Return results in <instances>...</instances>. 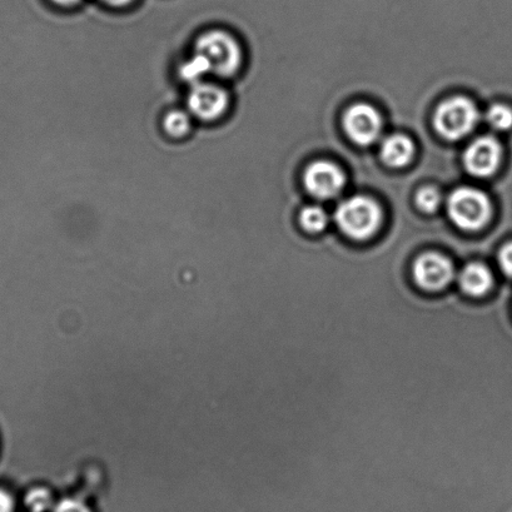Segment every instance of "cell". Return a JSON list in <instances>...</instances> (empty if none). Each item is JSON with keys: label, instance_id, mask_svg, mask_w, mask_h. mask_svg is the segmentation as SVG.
I'll list each match as a JSON object with an SVG mask.
<instances>
[{"label": "cell", "instance_id": "obj_1", "mask_svg": "<svg viewBox=\"0 0 512 512\" xmlns=\"http://www.w3.org/2000/svg\"><path fill=\"white\" fill-rule=\"evenodd\" d=\"M193 53L207 63L212 76L231 78L241 71L243 49L226 29H210L197 37Z\"/></svg>", "mask_w": 512, "mask_h": 512}, {"label": "cell", "instance_id": "obj_2", "mask_svg": "<svg viewBox=\"0 0 512 512\" xmlns=\"http://www.w3.org/2000/svg\"><path fill=\"white\" fill-rule=\"evenodd\" d=\"M335 222L342 235L355 242L374 238L382 225L381 208L367 197H352L337 207Z\"/></svg>", "mask_w": 512, "mask_h": 512}, {"label": "cell", "instance_id": "obj_3", "mask_svg": "<svg viewBox=\"0 0 512 512\" xmlns=\"http://www.w3.org/2000/svg\"><path fill=\"white\" fill-rule=\"evenodd\" d=\"M456 266L449 256L440 251H425L410 262V278L421 292L440 295L456 282Z\"/></svg>", "mask_w": 512, "mask_h": 512}, {"label": "cell", "instance_id": "obj_4", "mask_svg": "<svg viewBox=\"0 0 512 512\" xmlns=\"http://www.w3.org/2000/svg\"><path fill=\"white\" fill-rule=\"evenodd\" d=\"M447 213L459 230L477 232L490 222L491 203L484 192L462 187L451 193L447 201Z\"/></svg>", "mask_w": 512, "mask_h": 512}, {"label": "cell", "instance_id": "obj_5", "mask_svg": "<svg viewBox=\"0 0 512 512\" xmlns=\"http://www.w3.org/2000/svg\"><path fill=\"white\" fill-rule=\"evenodd\" d=\"M479 119V109L470 99L456 97L447 99L436 109L434 126L442 138L455 142L469 136Z\"/></svg>", "mask_w": 512, "mask_h": 512}, {"label": "cell", "instance_id": "obj_6", "mask_svg": "<svg viewBox=\"0 0 512 512\" xmlns=\"http://www.w3.org/2000/svg\"><path fill=\"white\" fill-rule=\"evenodd\" d=\"M231 96L220 84L202 81L193 84L187 97V111L201 122H216L228 112Z\"/></svg>", "mask_w": 512, "mask_h": 512}, {"label": "cell", "instance_id": "obj_7", "mask_svg": "<svg viewBox=\"0 0 512 512\" xmlns=\"http://www.w3.org/2000/svg\"><path fill=\"white\" fill-rule=\"evenodd\" d=\"M344 127L352 142L359 146H370L380 137L382 119L374 107L359 103L345 113Z\"/></svg>", "mask_w": 512, "mask_h": 512}, {"label": "cell", "instance_id": "obj_8", "mask_svg": "<svg viewBox=\"0 0 512 512\" xmlns=\"http://www.w3.org/2000/svg\"><path fill=\"white\" fill-rule=\"evenodd\" d=\"M497 282L494 271L486 263L469 261L457 272L455 283L462 295L470 300L481 301L491 296Z\"/></svg>", "mask_w": 512, "mask_h": 512}, {"label": "cell", "instance_id": "obj_9", "mask_svg": "<svg viewBox=\"0 0 512 512\" xmlns=\"http://www.w3.org/2000/svg\"><path fill=\"white\" fill-rule=\"evenodd\" d=\"M502 148L497 139L481 137L467 147L464 163L470 175L480 178L490 177L499 169Z\"/></svg>", "mask_w": 512, "mask_h": 512}, {"label": "cell", "instance_id": "obj_10", "mask_svg": "<svg viewBox=\"0 0 512 512\" xmlns=\"http://www.w3.org/2000/svg\"><path fill=\"white\" fill-rule=\"evenodd\" d=\"M305 186L313 197L328 200L342 191L345 176L336 164L326 161L315 162L307 168Z\"/></svg>", "mask_w": 512, "mask_h": 512}, {"label": "cell", "instance_id": "obj_11", "mask_svg": "<svg viewBox=\"0 0 512 512\" xmlns=\"http://www.w3.org/2000/svg\"><path fill=\"white\" fill-rule=\"evenodd\" d=\"M414 152V143L409 138L394 134L382 143L381 158L389 167L402 168L411 162Z\"/></svg>", "mask_w": 512, "mask_h": 512}, {"label": "cell", "instance_id": "obj_12", "mask_svg": "<svg viewBox=\"0 0 512 512\" xmlns=\"http://www.w3.org/2000/svg\"><path fill=\"white\" fill-rule=\"evenodd\" d=\"M193 118L188 111L173 109L163 118L164 131L172 138H183L192 131Z\"/></svg>", "mask_w": 512, "mask_h": 512}, {"label": "cell", "instance_id": "obj_13", "mask_svg": "<svg viewBox=\"0 0 512 512\" xmlns=\"http://www.w3.org/2000/svg\"><path fill=\"white\" fill-rule=\"evenodd\" d=\"M180 74L183 81L193 86V84L206 81L205 78L211 73L207 63L198 54L192 53V56L183 62Z\"/></svg>", "mask_w": 512, "mask_h": 512}, {"label": "cell", "instance_id": "obj_14", "mask_svg": "<svg viewBox=\"0 0 512 512\" xmlns=\"http://www.w3.org/2000/svg\"><path fill=\"white\" fill-rule=\"evenodd\" d=\"M300 225L307 233L318 235V233L326 230L328 225L327 213L318 206L303 208L300 215Z\"/></svg>", "mask_w": 512, "mask_h": 512}, {"label": "cell", "instance_id": "obj_15", "mask_svg": "<svg viewBox=\"0 0 512 512\" xmlns=\"http://www.w3.org/2000/svg\"><path fill=\"white\" fill-rule=\"evenodd\" d=\"M486 122L495 131H509L512 128V109L504 106V104H495L487 111Z\"/></svg>", "mask_w": 512, "mask_h": 512}, {"label": "cell", "instance_id": "obj_16", "mask_svg": "<svg viewBox=\"0 0 512 512\" xmlns=\"http://www.w3.org/2000/svg\"><path fill=\"white\" fill-rule=\"evenodd\" d=\"M26 506L31 512H47L52 509L53 497L46 489H34L26 496Z\"/></svg>", "mask_w": 512, "mask_h": 512}, {"label": "cell", "instance_id": "obj_17", "mask_svg": "<svg viewBox=\"0 0 512 512\" xmlns=\"http://www.w3.org/2000/svg\"><path fill=\"white\" fill-rule=\"evenodd\" d=\"M417 206L425 213H435L441 205L440 193L434 188H424L416 197Z\"/></svg>", "mask_w": 512, "mask_h": 512}, {"label": "cell", "instance_id": "obj_18", "mask_svg": "<svg viewBox=\"0 0 512 512\" xmlns=\"http://www.w3.org/2000/svg\"><path fill=\"white\" fill-rule=\"evenodd\" d=\"M497 266L505 280L512 282V241L500 247L496 256Z\"/></svg>", "mask_w": 512, "mask_h": 512}, {"label": "cell", "instance_id": "obj_19", "mask_svg": "<svg viewBox=\"0 0 512 512\" xmlns=\"http://www.w3.org/2000/svg\"><path fill=\"white\" fill-rule=\"evenodd\" d=\"M53 512H91L86 504L77 499H64L54 505Z\"/></svg>", "mask_w": 512, "mask_h": 512}, {"label": "cell", "instance_id": "obj_20", "mask_svg": "<svg viewBox=\"0 0 512 512\" xmlns=\"http://www.w3.org/2000/svg\"><path fill=\"white\" fill-rule=\"evenodd\" d=\"M16 502L8 491L0 489V512H14Z\"/></svg>", "mask_w": 512, "mask_h": 512}, {"label": "cell", "instance_id": "obj_21", "mask_svg": "<svg viewBox=\"0 0 512 512\" xmlns=\"http://www.w3.org/2000/svg\"><path fill=\"white\" fill-rule=\"evenodd\" d=\"M101 2L109 7L123 8L129 6L134 0H101Z\"/></svg>", "mask_w": 512, "mask_h": 512}, {"label": "cell", "instance_id": "obj_22", "mask_svg": "<svg viewBox=\"0 0 512 512\" xmlns=\"http://www.w3.org/2000/svg\"><path fill=\"white\" fill-rule=\"evenodd\" d=\"M54 4L59 7H73L76 6L81 0H51Z\"/></svg>", "mask_w": 512, "mask_h": 512}]
</instances>
